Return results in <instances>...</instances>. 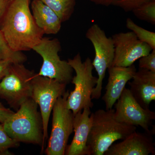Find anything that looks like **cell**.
<instances>
[{"instance_id":"cell-24","label":"cell","mask_w":155,"mask_h":155,"mask_svg":"<svg viewBox=\"0 0 155 155\" xmlns=\"http://www.w3.org/2000/svg\"><path fill=\"white\" fill-rule=\"evenodd\" d=\"M14 112L11 109L5 107L0 102V122L3 124L6 119L14 114Z\"/></svg>"},{"instance_id":"cell-13","label":"cell","mask_w":155,"mask_h":155,"mask_svg":"<svg viewBox=\"0 0 155 155\" xmlns=\"http://www.w3.org/2000/svg\"><path fill=\"white\" fill-rule=\"evenodd\" d=\"M108 70L109 77L105 88L106 91L102 97L106 110L113 109L126 84L132 79L137 71L134 64L128 67L111 66Z\"/></svg>"},{"instance_id":"cell-1","label":"cell","mask_w":155,"mask_h":155,"mask_svg":"<svg viewBox=\"0 0 155 155\" xmlns=\"http://www.w3.org/2000/svg\"><path fill=\"white\" fill-rule=\"evenodd\" d=\"M29 3L30 0H11L0 18V31L14 51L32 50L45 34L35 23Z\"/></svg>"},{"instance_id":"cell-26","label":"cell","mask_w":155,"mask_h":155,"mask_svg":"<svg viewBox=\"0 0 155 155\" xmlns=\"http://www.w3.org/2000/svg\"><path fill=\"white\" fill-rule=\"evenodd\" d=\"M89 1L97 5L108 7L112 5L114 0H89Z\"/></svg>"},{"instance_id":"cell-4","label":"cell","mask_w":155,"mask_h":155,"mask_svg":"<svg viewBox=\"0 0 155 155\" xmlns=\"http://www.w3.org/2000/svg\"><path fill=\"white\" fill-rule=\"evenodd\" d=\"M68 62L76 75L71 81L75 88L69 93L67 107L75 115L84 108L93 107L91 95L96 85L97 77L93 75L94 67L89 58L82 62L80 54L78 53L72 59H68Z\"/></svg>"},{"instance_id":"cell-14","label":"cell","mask_w":155,"mask_h":155,"mask_svg":"<svg viewBox=\"0 0 155 155\" xmlns=\"http://www.w3.org/2000/svg\"><path fill=\"white\" fill-rule=\"evenodd\" d=\"M91 108L86 107L74 115V136L71 144L67 145L65 154L90 155L87 142L91 127Z\"/></svg>"},{"instance_id":"cell-23","label":"cell","mask_w":155,"mask_h":155,"mask_svg":"<svg viewBox=\"0 0 155 155\" xmlns=\"http://www.w3.org/2000/svg\"><path fill=\"white\" fill-rule=\"evenodd\" d=\"M139 67L155 72V49L139 59Z\"/></svg>"},{"instance_id":"cell-21","label":"cell","mask_w":155,"mask_h":155,"mask_svg":"<svg viewBox=\"0 0 155 155\" xmlns=\"http://www.w3.org/2000/svg\"><path fill=\"white\" fill-rule=\"evenodd\" d=\"M19 143L14 141L8 135L0 122V152L5 155H13L9 151V149L19 146Z\"/></svg>"},{"instance_id":"cell-12","label":"cell","mask_w":155,"mask_h":155,"mask_svg":"<svg viewBox=\"0 0 155 155\" xmlns=\"http://www.w3.org/2000/svg\"><path fill=\"white\" fill-rule=\"evenodd\" d=\"M151 132L144 133L136 130L119 143L113 144L105 155H155V143Z\"/></svg>"},{"instance_id":"cell-22","label":"cell","mask_w":155,"mask_h":155,"mask_svg":"<svg viewBox=\"0 0 155 155\" xmlns=\"http://www.w3.org/2000/svg\"><path fill=\"white\" fill-rule=\"evenodd\" d=\"M155 0H114L112 5L121 8L125 12H130L145 3Z\"/></svg>"},{"instance_id":"cell-16","label":"cell","mask_w":155,"mask_h":155,"mask_svg":"<svg viewBox=\"0 0 155 155\" xmlns=\"http://www.w3.org/2000/svg\"><path fill=\"white\" fill-rule=\"evenodd\" d=\"M32 16L36 25L46 34H56L61 28V19L57 14L40 0L31 4Z\"/></svg>"},{"instance_id":"cell-25","label":"cell","mask_w":155,"mask_h":155,"mask_svg":"<svg viewBox=\"0 0 155 155\" xmlns=\"http://www.w3.org/2000/svg\"><path fill=\"white\" fill-rule=\"evenodd\" d=\"M13 62L9 60H0V81L6 75Z\"/></svg>"},{"instance_id":"cell-8","label":"cell","mask_w":155,"mask_h":155,"mask_svg":"<svg viewBox=\"0 0 155 155\" xmlns=\"http://www.w3.org/2000/svg\"><path fill=\"white\" fill-rule=\"evenodd\" d=\"M31 98L40 109L43 124V142L41 152L48 138V126L53 108L58 98L66 92L67 84L58 81L35 73L32 81Z\"/></svg>"},{"instance_id":"cell-27","label":"cell","mask_w":155,"mask_h":155,"mask_svg":"<svg viewBox=\"0 0 155 155\" xmlns=\"http://www.w3.org/2000/svg\"><path fill=\"white\" fill-rule=\"evenodd\" d=\"M11 0H0V18L2 16Z\"/></svg>"},{"instance_id":"cell-11","label":"cell","mask_w":155,"mask_h":155,"mask_svg":"<svg viewBox=\"0 0 155 155\" xmlns=\"http://www.w3.org/2000/svg\"><path fill=\"white\" fill-rule=\"evenodd\" d=\"M112 38L114 46L112 66L129 67L152 51L149 45L139 40L132 31L115 34Z\"/></svg>"},{"instance_id":"cell-5","label":"cell","mask_w":155,"mask_h":155,"mask_svg":"<svg viewBox=\"0 0 155 155\" xmlns=\"http://www.w3.org/2000/svg\"><path fill=\"white\" fill-rule=\"evenodd\" d=\"M35 74L23 64L12 63L0 81V97L17 111L22 103L31 98Z\"/></svg>"},{"instance_id":"cell-19","label":"cell","mask_w":155,"mask_h":155,"mask_svg":"<svg viewBox=\"0 0 155 155\" xmlns=\"http://www.w3.org/2000/svg\"><path fill=\"white\" fill-rule=\"evenodd\" d=\"M0 60H9L14 63H22L27 60L26 56L22 52L14 51L9 47L0 31Z\"/></svg>"},{"instance_id":"cell-18","label":"cell","mask_w":155,"mask_h":155,"mask_svg":"<svg viewBox=\"0 0 155 155\" xmlns=\"http://www.w3.org/2000/svg\"><path fill=\"white\" fill-rule=\"evenodd\" d=\"M126 27L135 35L142 42L149 45L152 50L155 49V33L142 28L136 24L130 18L126 20Z\"/></svg>"},{"instance_id":"cell-17","label":"cell","mask_w":155,"mask_h":155,"mask_svg":"<svg viewBox=\"0 0 155 155\" xmlns=\"http://www.w3.org/2000/svg\"><path fill=\"white\" fill-rule=\"evenodd\" d=\"M58 15L61 22H67L75 10L76 0H40Z\"/></svg>"},{"instance_id":"cell-6","label":"cell","mask_w":155,"mask_h":155,"mask_svg":"<svg viewBox=\"0 0 155 155\" xmlns=\"http://www.w3.org/2000/svg\"><path fill=\"white\" fill-rule=\"evenodd\" d=\"M69 91L58 98L53 108L51 135L45 153L47 155H64L69 136L73 131L74 115L67 107Z\"/></svg>"},{"instance_id":"cell-20","label":"cell","mask_w":155,"mask_h":155,"mask_svg":"<svg viewBox=\"0 0 155 155\" xmlns=\"http://www.w3.org/2000/svg\"><path fill=\"white\" fill-rule=\"evenodd\" d=\"M132 12L137 19L155 25V1L145 3Z\"/></svg>"},{"instance_id":"cell-10","label":"cell","mask_w":155,"mask_h":155,"mask_svg":"<svg viewBox=\"0 0 155 155\" xmlns=\"http://www.w3.org/2000/svg\"><path fill=\"white\" fill-rule=\"evenodd\" d=\"M115 117L121 123L132 126H140L145 131L150 130L155 119V113L149 109L143 108L136 101L129 89L125 88L115 104Z\"/></svg>"},{"instance_id":"cell-2","label":"cell","mask_w":155,"mask_h":155,"mask_svg":"<svg viewBox=\"0 0 155 155\" xmlns=\"http://www.w3.org/2000/svg\"><path fill=\"white\" fill-rule=\"evenodd\" d=\"M114 109H100L91 113V127L87 146L90 155H103L114 143L125 139L137 130V127L116 120Z\"/></svg>"},{"instance_id":"cell-7","label":"cell","mask_w":155,"mask_h":155,"mask_svg":"<svg viewBox=\"0 0 155 155\" xmlns=\"http://www.w3.org/2000/svg\"><path fill=\"white\" fill-rule=\"evenodd\" d=\"M32 50L43 59L42 65L38 75L55 79L67 85L71 82L73 69L68 61L61 60L58 54L61 45L58 38L43 37Z\"/></svg>"},{"instance_id":"cell-28","label":"cell","mask_w":155,"mask_h":155,"mask_svg":"<svg viewBox=\"0 0 155 155\" xmlns=\"http://www.w3.org/2000/svg\"><path fill=\"white\" fill-rule=\"evenodd\" d=\"M0 155H5V153H4L1 152H0Z\"/></svg>"},{"instance_id":"cell-15","label":"cell","mask_w":155,"mask_h":155,"mask_svg":"<svg viewBox=\"0 0 155 155\" xmlns=\"http://www.w3.org/2000/svg\"><path fill=\"white\" fill-rule=\"evenodd\" d=\"M131 79L128 82L130 93L143 108L149 109L155 100V72L139 68Z\"/></svg>"},{"instance_id":"cell-9","label":"cell","mask_w":155,"mask_h":155,"mask_svg":"<svg viewBox=\"0 0 155 155\" xmlns=\"http://www.w3.org/2000/svg\"><path fill=\"white\" fill-rule=\"evenodd\" d=\"M93 46L95 57L92 62L97 73V81L91 95L92 99H99L101 96L103 80L106 71L112 66L114 58V46L112 37H108L98 25L94 24L87 29L85 35Z\"/></svg>"},{"instance_id":"cell-3","label":"cell","mask_w":155,"mask_h":155,"mask_svg":"<svg viewBox=\"0 0 155 155\" xmlns=\"http://www.w3.org/2000/svg\"><path fill=\"white\" fill-rule=\"evenodd\" d=\"M38 107L30 98L3 123L5 131L14 141L42 146V120Z\"/></svg>"}]
</instances>
